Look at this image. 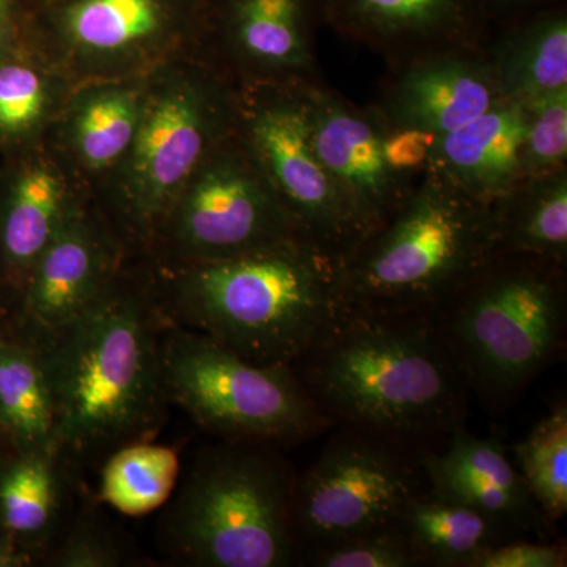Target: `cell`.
<instances>
[{
  "label": "cell",
  "instance_id": "6da1fadb",
  "mask_svg": "<svg viewBox=\"0 0 567 567\" xmlns=\"http://www.w3.org/2000/svg\"><path fill=\"white\" fill-rule=\"evenodd\" d=\"M290 368L331 427L416 454L440 450L468 415L472 394L434 312L342 311Z\"/></svg>",
  "mask_w": 567,
  "mask_h": 567
},
{
  "label": "cell",
  "instance_id": "7a4b0ae2",
  "mask_svg": "<svg viewBox=\"0 0 567 567\" xmlns=\"http://www.w3.org/2000/svg\"><path fill=\"white\" fill-rule=\"evenodd\" d=\"M159 320L142 301L106 287L84 312L51 331L41 361L58 456L114 453L147 442L163 424L169 401Z\"/></svg>",
  "mask_w": 567,
  "mask_h": 567
},
{
  "label": "cell",
  "instance_id": "3957f363",
  "mask_svg": "<svg viewBox=\"0 0 567 567\" xmlns=\"http://www.w3.org/2000/svg\"><path fill=\"white\" fill-rule=\"evenodd\" d=\"M339 267L308 238L199 260L178 282L164 320L248 363L290 368L344 311Z\"/></svg>",
  "mask_w": 567,
  "mask_h": 567
},
{
  "label": "cell",
  "instance_id": "277c9868",
  "mask_svg": "<svg viewBox=\"0 0 567 567\" xmlns=\"http://www.w3.org/2000/svg\"><path fill=\"white\" fill-rule=\"evenodd\" d=\"M434 315L470 394L498 415L565 352L567 264L496 252Z\"/></svg>",
  "mask_w": 567,
  "mask_h": 567
},
{
  "label": "cell",
  "instance_id": "5b68a950",
  "mask_svg": "<svg viewBox=\"0 0 567 567\" xmlns=\"http://www.w3.org/2000/svg\"><path fill=\"white\" fill-rule=\"evenodd\" d=\"M498 252L492 204L434 167L339 267L344 311L435 312Z\"/></svg>",
  "mask_w": 567,
  "mask_h": 567
},
{
  "label": "cell",
  "instance_id": "8992f818",
  "mask_svg": "<svg viewBox=\"0 0 567 567\" xmlns=\"http://www.w3.org/2000/svg\"><path fill=\"white\" fill-rule=\"evenodd\" d=\"M259 443L205 450L164 518L167 548L192 566L287 567L301 559L297 473Z\"/></svg>",
  "mask_w": 567,
  "mask_h": 567
},
{
  "label": "cell",
  "instance_id": "52a82bcc",
  "mask_svg": "<svg viewBox=\"0 0 567 567\" xmlns=\"http://www.w3.org/2000/svg\"><path fill=\"white\" fill-rule=\"evenodd\" d=\"M162 372L167 401L224 442L298 443L331 429L292 368L248 363L174 323L162 334Z\"/></svg>",
  "mask_w": 567,
  "mask_h": 567
},
{
  "label": "cell",
  "instance_id": "ba28073f",
  "mask_svg": "<svg viewBox=\"0 0 567 567\" xmlns=\"http://www.w3.org/2000/svg\"><path fill=\"white\" fill-rule=\"evenodd\" d=\"M427 487L420 454L338 427L295 483L293 525L301 555L395 524L406 499Z\"/></svg>",
  "mask_w": 567,
  "mask_h": 567
},
{
  "label": "cell",
  "instance_id": "9c48e42d",
  "mask_svg": "<svg viewBox=\"0 0 567 567\" xmlns=\"http://www.w3.org/2000/svg\"><path fill=\"white\" fill-rule=\"evenodd\" d=\"M303 85L268 82L256 91L241 112V133L306 237L342 262L363 233L317 155Z\"/></svg>",
  "mask_w": 567,
  "mask_h": 567
},
{
  "label": "cell",
  "instance_id": "30bf717a",
  "mask_svg": "<svg viewBox=\"0 0 567 567\" xmlns=\"http://www.w3.org/2000/svg\"><path fill=\"white\" fill-rule=\"evenodd\" d=\"M235 142L205 162L178 213V240L199 260L308 238L284 207L244 133Z\"/></svg>",
  "mask_w": 567,
  "mask_h": 567
},
{
  "label": "cell",
  "instance_id": "8fae6325",
  "mask_svg": "<svg viewBox=\"0 0 567 567\" xmlns=\"http://www.w3.org/2000/svg\"><path fill=\"white\" fill-rule=\"evenodd\" d=\"M303 95L317 155L364 240L401 210L423 175L406 178L388 166L383 153L386 121L374 104L350 102L323 80L305 82Z\"/></svg>",
  "mask_w": 567,
  "mask_h": 567
},
{
  "label": "cell",
  "instance_id": "7c38bea8",
  "mask_svg": "<svg viewBox=\"0 0 567 567\" xmlns=\"http://www.w3.org/2000/svg\"><path fill=\"white\" fill-rule=\"evenodd\" d=\"M324 25L374 52L388 69L425 55L480 51L491 33L486 0H322Z\"/></svg>",
  "mask_w": 567,
  "mask_h": 567
},
{
  "label": "cell",
  "instance_id": "4fadbf2b",
  "mask_svg": "<svg viewBox=\"0 0 567 567\" xmlns=\"http://www.w3.org/2000/svg\"><path fill=\"white\" fill-rule=\"evenodd\" d=\"M506 95L486 51H450L388 69L372 103L390 125L453 132Z\"/></svg>",
  "mask_w": 567,
  "mask_h": 567
},
{
  "label": "cell",
  "instance_id": "5bb4252c",
  "mask_svg": "<svg viewBox=\"0 0 567 567\" xmlns=\"http://www.w3.org/2000/svg\"><path fill=\"white\" fill-rule=\"evenodd\" d=\"M420 462L435 495L480 511L517 537H550L554 525L540 513L498 436L481 439L462 424L440 450L420 453Z\"/></svg>",
  "mask_w": 567,
  "mask_h": 567
},
{
  "label": "cell",
  "instance_id": "9a60e30c",
  "mask_svg": "<svg viewBox=\"0 0 567 567\" xmlns=\"http://www.w3.org/2000/svg\"><path fill=\"white\" fill-rule=\"evenodd\" d=\"M223 125V103L196 89H177L156 100L137 125L132 144V194L141 219L148 221L166 207L203 163Z\"/></svg>",
  "mask_w": 567,
  "mask_h": 567
},
{
  "label": "cell",
  "instance_id": "2e32d148",
  "mask_svg": "<svg viewBox=\"0 0 567 567\" xmlns=\"http://www.w3.org/2000/svg\"><path fill=\"white\" fill-rule=\"evenodd\" d=\"M227 44L245 69L271 84L322 80L316 58L322 0H224Z\"/></svg>",
  "mask_w": 567,
  "mask_h": 567
},
{
  "label": "cell",
  "instance_id": "e0dca14e",
  "mask_svg": "<svg viewBox=\"0 0 567 567\" xmlns=\"http://www.w3.org/2000/svg\"><path fill=\"white\" fill-rule=\"evenodd\" d=\"M525 130L524 104L507 99L440 134L431 167L477 199L495 203L525 178Z\"/></svg>",
  "mask_w": 567,
  "mask_h": 567
},
{
  "label": "cell",
  "instance_id": "ac0fdd59",
  "mask_svg": "<svg viewBox=\"0 0 567 567\" xmlns=\"http://www.w3.org/2000/svg\"><path fill=\"white\" fill-rule=\"evenodd\" d=\"M484 51L506 99L528 103L567 91L566 0L492 25Z\"/></svg>",
  "mask_w": 567,
  "mask_h": 567
},
{
  "label": "cell",
  "instance_id": "d6986e66",
  "mask_svg": "<svg viewBox=\"0 0 567 567\" xmlns=\"http://www.w3.org/2000/svg\"><path fill=\"white\" fill-rule=\"evenodd\" d=\"M33 267L29 311L48 333L70 323L106 289L102 249L80 223H63Z\"/></svg>",
  "mask_w": 567,
  "mask_h": 567
},
{
  "label": "cell",
  "instance_id": "ffe728a7",
  "mask_svg": "<svg viewBox=\"0 0 567 567\" xmlns=\"http://www.w3.org/2000/svg\"><path fill=\"white\" fill-rule=\"evenodd\" d=\"M395 525L420 566L473 567L488 548L517 537L480 511L429 487L406 499Z\"/></svg>",
  "mask_w": 567,
  "mask_h": 567
},
{
  "label": "cell",
  "instance_id": "44dd1931",
  "mask_svg": "<svg viewBox=\"0 0 567 567\" xmlns=\"http://www.w3.org/2000/svg\"><path fill=\"white\" fill-rule=\"evenodd\" d=\"M498 252H524L567 264V167L525 177L492 203Z\"/></svg>",
  "mask_w": 567,
  "mask_h": 567
},
{
  "label": "cell",
  "instance_id": "7402d4cb",
  "mask_svg": "<svg viewBox=\"0 0 567 567\" xmlns=\"http://www.w3.org/2000/svg\"><path fill=\"white\" fill-rule=\"evenodd\" d=\"M0 420L28 453L55 454L54 410L41 357L0 349Z\"/></svg>",
  "mask_w": 567,
  "mask_h": 567
},
{
  "label": "cell",
  "instance_id": "603a6c76",
  "mask_svg": "<svg viewBox=\"0 0 567 567\" xmlns=\"http://www.w3.org/2000/svg\"><path fill=\"white\" fill-rule=\"evenodd\" d=\"M181 461L171 447L148 442L115 450L103 470L102 498L126 516L158 509L177 486Z\"/></svg>",
  "mask_w": 567,
  "mask_h": 567
},
{
  "label": "cell",
  "instance_id": "cb8c5ba5",
  "mask_svg": "<svg viewBox=\"0 0 567 567\" xmlns=\"http://www.w3.org/2000/svg\"><path fill=\"white\" fill-rule=\"evenodd\" d=\"M514 464L540 513L557 524L567 514V405L558 402L513 446Z\"/></svg>",
  "mask_w": 567,
  "mask_h": 567
},
{
  "label": "cell",
  "instance_id": "d4e9b609",
  "mask_svg": "<svg viewBox=\"0 0 567 567\" xmlns=\"http://www.w3.org/2000/svg\"><path fill=\"white\" fill-rule=\"evenodd\" d=\"M61 183L47 169H32L14 186L2 227L7 256L33 264L62 224Z\"/></svg>",
  "mask_w": 567,
  "mask_h": 567
},
{
  "label": "cell",
  "instance_id": "484cf974",
  "mask_svg": "<svg viewBox=\"0 0 567 567\" xmlns=\"http://www.w3.org/2000/svg\"><path fill=\"white\" fill-rule=\"evenodd\" d=\"M162 22L158 0H80L66 14L71 39L93 51H115L147 39Z\"/></svg>",
  "mask_w": 567,
  "mask_h": 567
},
{
  "label": "cell",
  "instance_id": "4316f807",
  "mask_svg": "<svg viewBox=\"0 0 567 567\" xmlns=\"http://www.w3.org/2000/svg\"><path fill=\"white\" fill-rule=\"evenodd\" d=\"M52 453H28L0 480L3 525L21 536L41 535L54 520L59 484Z\"/></svg>",
  "mask_w": 567,
  "mask_h": 567
},
{
  "label": "cell",
  "instance_id": "83f0119b",
  "mask_svg": "<svg viewBox=\"0 0 567 567\" xmlns=\"http://www.w3.org/2000/svg\"><path fill=\"white\" fill-rule=\"evenodd\" d=\"M137 122L136 100L128 92H110L85 104L76 125V142L89 166L114 163L133 144Z\"/></svg>",
  "mask_w": 567,
  "mask_h": 567
},
{
  "label": "cell",
  "instance_id": "f1b7e54d",
  "mask_svg": "<svg viewBox=\"0 0 567 567\" xmlns=\"http://www.w3.org/2000/svg\"><path fill=\"white\" fill-rule=\"evenodd\" d=\"M300 561L315 567H420L395 524L311 548Z\"/></svg>",
  "mask_w": 567,
  "mask_h": 567
},
{
  "label": "cell",
  "instance_id": "f546056e",
  "mask_svg": "<svg viewBox=\"0 0 567 567\" xmlns=\"http://www.w3.org/2000/svg\"><path fill=\"white\" fill-rule=\"evenodd\" d=\"M527 115L525 177L567 167V91L522 103Z\"/></svg>",
  "mask_w": 567,
  "mask_h": 567
},
{
  "label": "cell",
  "instance_id": "4dcf8cb0",
  "mask_svg": "<svg viewBox=\"0 0 567 567\" xmlns=\"http://www.w3.org/2000/svg\"><path fill=\"white\" fill-rule=\"evenodd\" d=\"M44 106L43 81L24 65L0 69V128L20 132L40 117Z\"/></svg>",
  "mask_w": 567,
  "mask_h": 567
},
{
  "label": "cell",
  "instance_id": "1f68e13d",
  "mask_svg": "<svg viewBox=\"0 0 567 567\" xmlns=\"http://www.w3.org/2000/svg\"><path fill=\"white\" fill-rule=\"evenodd\" d=\"M440 134L416 126L390 125L383 132V153L388 166L406 178H420L434 159Z\"/></svg>",
  "mask_w": 567,
  "mask_h": 567
},
{
  "label": "cell",
  "instance_id": "d6a6232c",
  "mask_svg": "<svg viewBox=\"0 0 567 567\" xmlns=\"http://www.w3.org/2000/svg\"><path fill=\"white\" fill-rule=\"evenodd\" d=\"M566 561L565 544L516 537L488 548L473 567H565Z\"/></svg>",
  "mask_w": 567,
  "mask_h": 567
},
{
  "label": "cell",
  "instance_id": "836d02e7",
  "mask_svg": "<svg viewBox=\"0 0 567 567\" xmlns=\"http://www.w3.org/2000/svg\"><path fill=\"white\" fill-rule=\"evenodd\" d=\"M51 565L62 567H112L121 565L118 548L99 529L78 527L62 544Z\"/></svg>",
  "mask_w": 567,
  "mask_h": 567
},
{
  "label": "cell",
  "instance_id": "e575fe53",
  "mask_svg": "<svg viewBox=\"0 0 567 567\" xmlns=\"http://www.w3.org/2000/svg\"><path fill=\"white\" fill-rule=\"evenodd\" d=\"M492 25L517 20L544 7L554 6L563 0H486Z\"/></svg>",
  "mask_w": 567,
  "mask_h": 567
},
{
  "label": "cell",
  "instance_id": "d590c367",
  "mask_svg": "<svg viewBox=\"0 0 567 567\" xmlns=\"http://www.w3.org/2000/svg\"><path fill=\"white\" fill-rule=\"evenodd\" d=\"M14 559L10 557L6 548L0 547V567L13 565Z\"/></svg>",
  "mask_w": 567,
  "mask_h": 567
},
{
  "label": "cell",
  "instance_id": "8d00e7d4",
  "mask_svg": "<svg viewBox=\"0 0 567 567\" xmlns=\"http://www.w3.org/2000/svg\"><path fill=\"white\" fill-rule=\"evenodd\" d=\"M2 2H3V0H0V3H2Z\"/></svg>",
  "mask_w": 567,
  "mask_h": 567
}]
</instances>
